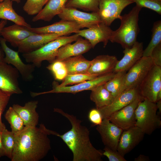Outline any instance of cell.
<instances>
[{
  "label": "cell",
  "instance_id": "17",
  "mask_svg": "<svg viewBox=\"0 0 161 161\" xmlns=\"http://www.w3.org/2000/svg\"><path fill=\"white\" fill-rule=\"evenodd\" d=\"M145 134L143 131L136 126L123 130L119 139L117 150L124 157L143 140Z\"/></svg>",
  "mask_w": 161,
  "mask_h": 161
},
{
  "label": "cell",
  "instance_id": "27",
  "mask_svg": "<svg viewBox=\"0 0 161 161\" xmlns=\"http://www.w3.org/2000/svg\"><path fill=\"white\" fill-rule=\"evenodd\" d=\"M62 61L65 65L68 74L86 73L91 64V61L82 55L69 58Z\"/></svg>",
  "mask_w": 161,
  "mask_h": 161
},
{
  "label": "cell",
  "instance_id": "24",
  "mask_svg": "<svg viewBox=\"0 0 161 161\" xmlns=\"http://www.w3.org/2000/svg\"><path fill=\"white\" fill-rule=\"evenodd\" d=\"M35 33L29 30L27 27L14 24L5 27L2 30L1 36L12 46L17 47L20 42Z\"/></svg>",
  "mask_w": 161,
  "mask_h": 161
},
{
  "label": "cell",
  "instance_id": "18",
  "mask_svg": "<svg viewBox=\"0 0 161 161\" xmlns=\"http://www.w3.org/2000/svg\"><path fill=\"white\" fill-rule=\"evenodd\" d=\"M61 36H63L55 33H35L19 43L18 52L23 54L35 51Z\"/></svg>",
  "mask_w": 161,
  "mask_h": 161
},
{
  "label": "cell",
  "instance_id": "1",
  "mask_svg": "<svg viewBox=\"0 0 161 161\" xmlns=\"http://www.w3.org/2000/svg\"><path fill=\"white\" fill-rule=\"evenodd\" d=\"M58 133L47 129L41 123L38 127H25L15 134V144L11 161H39L51 149L48 135Z\"/></svg>",
  "mask_w": 161,
  "mask_h": 161
},
{
  "label": "cell",
  "instance_id": "26",
  "mask_svg": "<svg viewBox=\"0 0 161 161\" xmlns=\"http://www.w3.org/2000/svg\"><path fill=\"white\" fill-rule=\"evenodd\" d=\"M13 1L5 0L0 2V19L11 21L27 27H31L24 18L18 14L13 7Z\"/></svg>",
  "mask_w": 161,
  "mask_h": 161
},
{
  "label": "cell",
  "instance_id": "10",
  "mask_svg": "<svg viewBox=\"0 0 161 161\" xmlns=\"http://www.w3.org/2000/svg\"><path fill=\"white\" fill-rule=\"evenodd\" d=\"M6 41L2 38L0 39V44L4 51L5 56L3 62L14 66L18 71L24 81H30L33 79L35 66L33 64H25L19 57L18 52L9 48Z\"/></svg>",
  "mask_w": 161,
  "mask_h": 161
},
{
  "label": "cell",
  "instance_id": "25",
  "mask_svg": "<svg viewBox=\"0 0 161 161\" xmlns=\"http://www.w3.org/2000/svg\"><path fill=\"white\" fill-rule=\"evenodd\" d=\"M68 0H49L41 11L34 16L33 22L39 20L49 21L62 11Z\"/></svg>",
  "mask_w": 161,
  "mask_h": 161
},
{
  "label": "cell",
  "instance_id": "32",
  "mask_svg": "<svg viewBox=\"0 0 161 161\" xmlns=\"http://www.w3.org/2000/svg\"><path fill=\"white\" fill-rule=\"evenodd\" d=\"M1 135L5 156L11 160L15 144V134L5 129L1 132Z\"/></svg>",
  "mask_w": 161,
  "mask_h": 161
},
{
  "label": "cell",
  "instance_id": "8",
  "mask_svg": "<svg viewBox=\"0 0 161 161\" xmlns=\"http://www.w3.org/2000/svg\"><path fill=\"white\" fill-rule=\"evenodd\" d=\"M139 88L144 99L156 103L157 94L161 90V67L154 65Z\"/></svg>",
  "mask_w": 161,
  "mask_h": 161
},
{
  "label": "cell",
  "instance_id": "40",
  "mask_svg": "<svg viewBox=\"0 0 161 161\" xmlns=\"http://www.w3.org/2000/svg\"><path fill=\"white\" fill-rule=\"evenodd\" d=\"M88 118L92 124L96 126L101 124L103 120L100 112L97 108L90 110L88 114Z\"/></svg>",
  "mask_w": 161,
  "mask_h": 161
},
{
  "label": "cell",
  "instance_id": "9",
  "mask_svg": "<svg viewBox=\"0 0 161 161\" xmlns=\"http://www.w3.org/2000/svg\"><path fill=\"white\" fill-rule=\"evenodd\" d=\"M133 3L131 0H100L98 13L102 22L109 26L115 19H120L123 10Z\"/></svg>",
  "mask_w": 161,
  "mask_h": 161
},
{
  "label": "cell",
  "instance_id": "47",
  "mask_svg": "<svg viewBox=\"0 0 161 161\" xmlns=\"http://www.w3.org/2000/svg\"><path fill=\"white\" fill-rule=\"evenodd\" d=\"M161 100V90L158 92L157 97V101Z\"/></svg>",
  "mask_w": 161,
  "mask_h": 161
},
{
  "label": "cell",
  "instance_id": "2",
  "mask_svg": "<svg viewBox=\"0 0 161 161\" xmlns=\"http://www.w3.org/2000/svg\"><path fill=\"white\" fill-rule=\"evenodd\" d=\"M54 112L66 118L72 126L71 129L57 136L61 138L73 154V161H101L102 152L92 144L89 137V131L82 124V121L73 115L61 109L55 108Z\"/></svg>",
  "mask_w": 161,
  "mask_h": 161
},
{
  "label": "cell",
  "instance_id": "4",
  "mask_svg": "<svg viewBox=\"0 0 161 161\" xmlns=\"http://www.w3.org/2000/svg\"><path fill=\"white\" fill-rule=\"evenodd\" d=\"M80 36L77 34L70 36H63L48 43L33 51L23 53L22 56L26 61L40 67L42 62L47 61L50 63L55 60L59 49L68 43L76 41Z\"/></svg>",
  "mask_w": 161,
  "mask_h": 161
},
{
  "label": "cell",
  "instance_id": "35",
  "mask_svg": "<svg viewBox=\"0 0 161 161\" xmlns=\"http://www.w3.org/2000/svg\"><path fill=\"white\" fill-rule=\"evenodd\" d=\"M97 77L88 73L68 74L58 86H64L77 84L87 80L93 79Z\"/></svg>",
  "mask_w": 161,
  "mask_h": 161
},
{
  "label": "cell",
  "instance_id": "29",
  "mask_svg": "<svg viewBox=\"0 0 161 161\" xmlns=\"http://www.w3.org/2000/svg\"><path fill=\"white\" fill-rule=\"evenodd\" d=\"M100 0H68L65 7L79 8L92 12L98 13Z\"/></svg>",
  "mask_w": 161,
  "mask_h": 161
},
{
  "label": "cell",
  "instance_id": "11",
  "mask_svg": "<svg viewBox=\"0 0 161 161\" xmlns=\"http://www.w3.org/2000/svg\"><path fill=\"white\" fill-rule=\"evenodd\" d=\"M58 16L61 20L76 23L81 28H89L102 22L98 13H87L74 8L65 7Z\"/></svg>",
  "mask_w": 161,
  "mask_h": 161
},
{
  "label": "cell",
  "instance_id": "7",
  "mask_svg": "<svg viewBox=\"0 0 161 161\" xmlns=\"http://www.w3.org/2000/svg\"><path fill=\"white\" fill-rule=\"evenodd\" d=\"M115 74L112 72L106 74L71 86H58L56 82L54 81L52 83V90L40 92H32L31 95L32 97H35L49 93H66L75 94L85 90L91 91L100 85L105 84L114 77Z\"/></svg>",
  "mask_w": 161,
  "mask_h": 161
},
{
  "label": "cell",
  "instance_id": "12",
  "mask_svg": "<svg viewBox=\"0 0 161 161\" xmlns=\"http://www.w3.org/2000/svg\"><path fill=\"white\" fill-rule=\"evenodd\" d=\"M19 73L10 64L0 62V89L11 94L23 93L19 83Z\"/></svg>",
  "mask_w": 161,
  "mask_h": 161
},
{
  "label": "cell",
  "instance_id": "6",
  "mask_svg": "<svg viewBox=\"0 0 161 161\" xmlns=\"http://www.w3.org/2000/svg\"><path fill=\"white\" fill-rule=\"evenodd\" d=\"M154 65L153 61L150 57H142L126 73L119 94L126 90L139 88Z\"/></svg>",
  "mask_w": 161,
  "mask_h": 161
},
{
  "label": "cell",
  "instance_id": "42",
  "mask_svg": "<svg viewBox=\"0 0 161 161\" xmlns=\"http://www.w3.org/2000/svg\"><path fill=\"white\" fill-rule=\"evenodd\" d=\"M135 161H150L149 157L147 156L140 154L134 159Z\"/></svg>",
  "mask_w": 161,
  "mask_h": 161
},
{
  "label": "cell",
  "instance_id": "5",
  "mask_svg": "<svg viewBox=\"0 0 161 161\" xmlns=\"http://www.w3.org/2000/svg\"><path fill=\"white\" fill-rule=\"evenodd\" d=\"M156 103L144 99L139 103L135 110V126L145 134L151 135L161 126L160 117L157 114Z\"/></svg>",
  "mask_w": 161,
  "mask_h": 161
},
{
  "label": "cell",
  "instance_id": "14",
  "mask_svg": "<svg viewBox=\"0 0 161 161\" xmlns=\"http://www.w3.org/2000/svg\"><path fill=\"white\" fill-rule=\"evenodd\" d=\"M143 98L135 100L112 114L108 119L112 123L123 130L135 126L136 109Z\"/></svg>",
  "mask_w": 161,
  "mask_h": 161
},
{
  "label": "cell",
  "instance_id": "48",
  "mask_svg": "<svg viewBox=\"0 0 161 161\" xmlns=\"http://www.w3.org/2000/svg\"><path fill=\"white\" fill-rule=\"evenodd\" d=\"M5 0H0V2H1ZM13 1H15L18 4L20 3L21 2V0H11Z\"/></svg>",
  "mask_w": 161,
  "mask_h": 161
},
{
  "label": "cell",
  "instance_id": "15",
  "mask_svg": "<svg viewBox=\"0 0 161 161\" xmlns=\"http://www.w3.org/2000/svg\"><path fill=\"white\" fill-rule=\"evenodd\" d=\"M105 147L117 150L121 135L123 130L111 122L108 118L103 119L102 123L96 126Z\"/></svg>",
  "mask_w": 161,
  "mask_h": 161
},
{
  "label": "cell",
  "instance_id": "44",
  "mask_svg": "<svg viewBox=\"0 0 161 161\" xmlns=\"http://www.w3.org/2000/svg\"><path fill=\"white\" fill-rule=\"evenodd\" d=\"M7 21L1 19L0 21V39L1 38V34L2 30L3 28L5 27L7 24Z\"/></svg>",
  "mask_w": 161,
  "mask_h": 161
},
{
  "label": "cell",
  "instance_id": "45",
  "mask_svg": "<svg viewBox=\"0 0 161 161\" xmlns=\"http://www.w3.org/2000/svg\"><path fill=\"white\" fill-rule=\"evenodd\" d=\"M4 56V53L0 44V62H3Z\"/></svg>",
  "mask_w": 161,
  "mask_h": 161
},
{
  "label": "cell",
  "instance_id": "22",
  "mask_svg": "<svg viewBox=\"0 0 161 161\" xmlns=\"http://www.w3.org/2000/svg\"><path fill=\"white\" fill-rule=\"evenodd\" d=\"M71 43L66 44L59 49L55 60L63 61L69 58L82 55L92 48L90 42L80 36L75 43Z\"/></svg>",
  "mask_w": 161,
  "mask_h": 161
},
{
  "label": "cell",
  "instance_id": "38",
  "mask_svg": "<svg viewBox=\"0 0 161 161\" xmlns=\"http://www.w3.org/2000/svg\"><path fill=\"white\" fill-rule=\"evenodd\" d=\"M12 95L0 89V132L1 133L6 127L2 121V115Z\"/></svg>",
  "mask_w": 161,
  "mask_h": 161
},
{
  "label": "cell",
  "instance_id": "31",
  "mask_svg": "<svg viewBox=\"0 0 161 161\" xmlns=\"http://www.w3.org/2000/svg\"><path fill=\"white\" fill-rule=\"evenodd\" d=\"M151 39L146 48L143 50V56L150 57L153 49L161 43V21L155 22L152 29Z\"/></svg>",
  "mask_w": 161,
  "mask_h": 161
},
{
  "label": "cell",
  "instance_id": "33",
  "mask_svg": "<svg viewBox=\"0 0 161 161\" xmlns=\"http://www.w3.org/2000/svg\"><path fill=\"white\" fill-rule=\"evenodd\" d=\"M126 72L121 71L115 73L114 77L104 84L114 98L119 94L122 81Z\"/></svg>",
  "mask_w": 161,
  "mask_h": 161
},
{
  "label": "cell",
  "instance_id": "20",
  "mask_svg": "<svg viewBox=\"0 0 161 161\" xmlns=\"http://www.w3.org/2000/svg\"><path fill=\"white\" fill-rule=\"evenodd\" d=\"M143 43L137 41L131 47L124 49V56L117 61L113 72H126L143 57Z\"/></svg>",
  "mask_w": 161,
  "mask_h": 161
},
{
  "label": "cell",
  "instance_id": "19",
  "mask_svg": "<svg viewBox=\"0 0 161 161\" xmlns=\"http://www.w3.org/2000/svg\"><path fill=\"white\" fill-rule=\"evenodd\" d=\"M27 28L35 33H55L66 36L73 33L77 34L81 28L74 22L61 20L50 25Z\"/></svg>",
  "mask_w": 161,
  "mask_h": 161
},
{
  "label": "cell",
  "instance_id": "28",
  "mask_svg": "<svg viewBox=\"0 0 161 161\" xmlns=\"http://www.w3.org/2000/svg\"><path fill=\"white\" fill-rule=\"evenodd\" d=\"M91 91L90 98L95 103L97 109L108 105L114 98L111 93L105 87L104 84L97 87Z\"/></svg>",
  "mask_w": 161,
  "mask_h": 161
},
{
  "label": "cell",
  "instance_id": "16",
  "mask_svg": "<svg viewBox=\"0 0 161 161\" xmlns=\"http://www.w3.org/2000/svg\"><path fill=\"white\" fill-rule=\"evenodd\" d=\"M113 32L109 26L101 22L87 29L80 30L77 34L87 40L93 48L97 44L101 42L105 47L109 41Z\"/></svg>",
  "mask_w": 161,
  "mask_h": 161
},
{
  "label": "cell",
  "instance_id": "30",
  "mask_svg": "<svg viewBox=\"0 0 161 161\" xmlns=\"http://www.w3.org/2000/svg\"><path fill=\"white\" fill-rule=\"evenodd\" d=\"M4 117L10 125L11 131L15 134L21 131L25 127L23 120L12 106L10 107L6 111Z\"/></svg>",
  "mask_w": 161,
  "mask_h": 161
},
{
  "label": "cell",
  "instance_id": "36",
  "mask_svg": "<svg viewBox=\"0 0 161 161\" xmlns=\"http://www.w3.org/2000/svg\"><path fill=\"white\" fill-rule=\"evenodd\" d=\"M49 0H27L23 9L30 16L36 15L43 9Z\"/></svg>",
  "mask_w": 161,
  "mask_h": 161
},
{
  "label": "cell",
  "instance_id": "37",
  "mask_svg": "<svg viewBox=\"0 0 161 161\" xmlns=\"http://www.w3.org/2000/svg\"><path fill=\"white\" fill-rule=\"evenodd\" d=\"M141 8L145 7L161 14V0H131Z\"/></svg>",
  "mask_w": 161,
  "mask_h": 161
},
{
  "label": "cell",
  "instance_id": "3",
  "mask_svg": "<svg viewBox=\"0 0 161 161\" xmlns=\"http://www.w3.org/2000/svg\"><path fill=\"white\" fill-rule=\"evenodd\" d=\"M142 8L136 5L128 13L121 16L120 26L113 31L109 41L120 44L124 49L131 47L137 41L140 31L138 22Z\"/></svg>",
  "mask_w": 161,
  "mask_h": 161
},
{
  "label": "cell",
  "instance_id": "43",
  "mask_svg": "<svg viewBox=\"0 0 161 161\" xmlns=\"http://www.w3.org/2000/svg\"><path fill=\"white\" fill-rule=\"evenodd\" d=\"M1 133L0 132V158L5 156L4 150L1 142Z\"/></svg>",
  "mask_w": 161,
  "mask_h": 161
},
{
  "label": "cell",
  "instance_id": "34",
  "mask_svg": "<svg viewBox=\"0 0 161 161\" xmlns=\"http://www.w3.org/2000/svg\"><path fill=\"white\" fill-rule=\"evenodd\" d=\"M47 67L53 74L55 80H63L68 75L65 65L62 61L55 60Z\"/></svg>",
  "mask_w": 161,
  "mask_h": 161
},
{
  "label": "cell",
  "instance_id": "21",
  "mask_svg": "<svg viewBox=\"0 0 161 161\" xmlns=\"http://www.w3.org/2000/svg\"><path fill=\"white\" fill-rule=\"evenodd\" d=\"M118 61L114 55H103L97 56L91 61L86 73L98 77L113 72Z\"/></svg>",
  "mask_w": 161,
  "mask_h": 161
},
{
  "label": "cell",
  "instance_id": "39",
  "mask_svg": "<svg viewBox=\"0 0 161 161\" xmlns=\"http://www.w3.org/2000/svg\"><path fill=\"white\" fill-rule=\"evenodd\" d=\"M102 155L106 157L109 161H126L124 157L122 156L117 150H114L105 147Z\"/></svg>",
  "mask_w": 161,
  "mask_h": 161
},
{
  "label": "cell",
  "instance_id": "23",
  "mask_svg": "<svg viewBox=\"0 0 161 161\" xmlns=\"http://www.w3.org/2000/svg\"><path fill=\"white\" fill-rule=\"evenodd\" d=\"M38 104L37 100L26 103L24 106L13 104L12 107L23 120L25 127L37 126L38 123L39 115L36 111Z\"/></svg>",
  "mask_w": 161,
  "mask_h": 161
},
{
  "label": "cell",
  "instance_id": "13",
  "mask_svg": "<svg viewBox=\"0 0 161 161\" xmlns=\"http://www.w3.org/2000/svg\"><path fill=\"white\" fill-rule=\"evenodd\" d=\"M139 98L143 99L140 95L139 88L126 90L115 97L110 104L98 109L103 119L108 118L115 112Z\"/></svg>",
  "mask_w": 161,
  "mask_h": 161
},
{
  "label": "cell",
  "instance_id": "41",
  "mask_svg": "<svg viewBox=\"0 0 161 161\" xmlns=\"http://www.w3.org/2000/svg\"><path fill=\"white\" fill-rule=\"evenodd\" d=\"M150 57L154 65L161 67V43L153 49Z\"/></svg>",
  "mask_w": 161,
  "mask_h": 161
},
{
  "label": "cell",
  "instance_id": "46",
  "mask_svg": "<svg viewBox=\"0 0 161 161\" xmlns=\"http://www.w3.org/2000/svg\"><path fill=\"white\" fill-rule=\"evenodd\" d=\"M156 106L158 110L159 113L160 114L161 113V100L158 101L156 102Z\"/></svg>",
  "mask_w": 161,
  "mask_h": 161
}]
</instances>
